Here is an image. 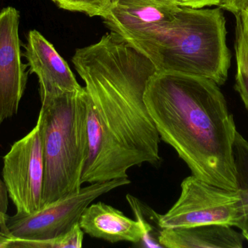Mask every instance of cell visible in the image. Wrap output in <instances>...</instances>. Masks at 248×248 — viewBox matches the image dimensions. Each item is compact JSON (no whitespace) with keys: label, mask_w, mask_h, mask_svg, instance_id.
Returning a JSON list of instances; mask_svg holds the SVG:
<instances>
[{"label":"cell","mask_w":248,"mask_h":248,"mask_svg":"<svg viewBox=\"0 0 248 248\" xmlns=\"http://www.w3.org/2000/svg\"><path fill=\"white\" fill-rule=\"evenodd\" d=\"M72 61L87 92L88 153L81 184L128 179L129 169L144 163L158 165L160 137L144 99L155 64L112 32L77 49Z\"/></svg>","instance_id":"obj_1"},{"label":"cell","mask_w":248,"mask_h":248,"mask_svg":"<svg viewBox=\"0 0 248 248\" xmlns=\"http://www.w3.org/2000/svg\"><path fill=\"white\" fill-rule=\"evenodd\" d=\"M218 86L205 77L157 71L147 83L144 102L160 139L194 176L237 190V128Z\"/></svg>","instance_id":"obj_2"},{"label":"cell","mask_w":248,"mask_h":248,"mask_svg":"<svg viewBox=\"0 0 248 248\" xmlns=\"http://www.w3.org/2000/svg\"><path fill=\"white\" fill-rule=\"evenodd\" d=\"M130 45L146 55L157 71L205 77L218 85L228 78L231 55L225 17L220 7L180 6L170 23Z\"/></svg>","instance_id":"obj_3"},{"label":"cell","mask_w":248,"mask_h":248,"mask_svg":"<svg viewBox=\"0 0 248 248\" xmlns=\"http://www.w3.org/2000/svg\"><path fill=\"white\" fill-rule=\"evenodd\" d=\"M41 100L36 124L45 163L42 208L81 189L88 132L84 87Z\"/></svg>","instance_id":"obj_4"},{"label":"cell","mask_w":248,"mask_h":248,"mask_svg":"<svg viewBox=\"0 0 248 248\" xmlns=\"http://www.w3.org/2000/svg\"><path fill=\"white\" fill-rule=\"evenodd\" d=\"M128 179L90 183L31 214L16 213L6 217L10 240L45 242L68 232L79 222L84 210L95 199L117 188L130 184Z\"/></svg>","instance_id":"obj_5"},{"label":"cell","mask_w":248,"mask_h":248,"mask_svg":"<svg viewBox=\"0 0 248 248\" xmlns=\"http://www.w3.org/2000/svg\"><path fill=\"white\" fill-rule=\"evenodd\" d=\"M244 207L238 190H230L195 177L181 183L174 205L159 218L162 229L221 224L240 228Z\"/></svg>","instance_id":"obj_6"},{"label":"cell","mask_w":248,"mask_h":248,"mask_svg":"<svg viewBox=\"0 0 248 248\" xmlns=\"http://www.w3.org/2000/svg\"><path fill=\"white\" fill-rule=\"evenodd\" d=\"M3 180L17 213L42 208L45 163L39 126L12 146L3 157Z\"/></svg>","instance_id":"obj_7"},{"label":"cell","mask_w":248,"mask_h":248,"mask_svg":"<svg viewBox=\"0 0 248 248\" xmlns=\"http://www.w3.org/2000/svg\"><path fill=\"white\" fill-rule=\"evenodd\" d=\"M20 19L15 7L0 11V128L17 115L29 79V66L22 60Z\"/></svg>","instance_id":"obj_8"},{"label":"cell","mask_w":248,"mask_h":248,"mask_svg":"<svg viewBox=\"0 0 248 248\" xmlns=\"http://www.w3.org/2000/svg\"><path fill=\"white\" fill-rule=\"evenodd\" d=\"M179 7L170 0H117L103 20L112 32L132 43L170 23Z\"/></svg>","instance_id":"obj_9"},{"label":"cell","mask_w":248,"mask_h":248,"mask_svg":"<svg viewBox=\"0 0 248 248\" xmlns=\"http://www.w3.org/2000/svg\"><path fill=\"white\" fill-rule=\"evenodd\" d=\"M23 48L22 54L27 61L29 73L36 74L39 79L41 99L82 88L66 61L40 32L31 30Z\"/></svg>","instance_id":"obj_10"},{"label":"cell","mask_w":248,"mask_h":248,"mask_svg":"<svg viewBox=\"0 0 248 248\" xmlns=\"http://www.w3.org/2000/svg\"><path fill=\"white\" fill-rule=\"evenodd\" d=\"M78 223L85 234L110 243L139 244L143 237L142 228L137 220L128 218L122 211L104 202L90 204Z\"/></svg>","instance_id":"obj_11"},{"label":"cell","mask_w":248,"mask_h":248,"mask_svg":"<svg viewBox=\"0 0 248 248\" xmlns=\"http://www.w3.org/2000/svg\"><path fill=\"white\" fill-rule=\"evenodd\" d=\"M245 240L232 227L221 224L162 229L158 237L167 248H242Z\"/></svg>","instance_id":"obj_12"},{"label":"cell","mask_w":248,"mask_h":248,"mask_svg":"<svg viewBox=\"0 0 248 248\" xmlns=\"http://www.w3.org/2000/svg\"><path fill=\"white\" fill-rule=\"evenodd\" d=\"M234 157L237 190L244 207V216L239 229L248 242V141L238 131L234 141Z\"/></svg>","instance_id":"obj_13"},{"label":"cell","mask_w":248,"mask_h":248,"mask_svg":"<svg viewBox=\"0 0 248 248\" xmlns=\"http://www.w3.org/2000/svg\"><path fill=\"white\" fill-rule=\"evenodd\" d=\"M126 200L142 228L143 237L140 243L147 248H161L158 241L159 234L162 230L159 223L160 214L133 195H127Z\"/></svg>","instance_id":"obj_14"},{"label":"cell","mask_w":248,"mask_h":248,"mask_svg":"<svg viewBox=\"0 0 248 248\" xmlns=\"http://www.w3.org/2000/svg\"><path fill=\"white\" fill-rule=\"evenodd\" d=\"M84 232L79 223L76 224L68 232L49 241L34 242L16 240L13 241V248H80L82 247Z\"/></svg>","instance_id":"obj_15"},{"label":"cell","mask_w":248,"mask_h":248,"mask_svg":"<svg viewBox=\"0 0 248 248\" xmlns=\"http://www.w3.org/2000/svg\"><path fill=\"white\" fill-rule=\"evenodd\" d=\"M60 8L104 17L117 0H52Z\"/></svg>","instance_id":"obj_16"},{"label":"cell","mask_w":248,"mask_h":248,"mask_svg":"<svg viewBox=\"0 0 248 248\" xmlns=\"http://www.w3.org/2000/svg\"><path fill=\"white\" fill-rule=\"evenodd\" d=\"M237 74L235 88L248 110V50L246 45L236 39Z\"/></svg>","instance_id":"obj_17"},{"label":"cell","mask_w":248,"mask_h":248,"mask_svg":"<svg viewBox=\"0 0 248 248\" xmlns=\"http://www.w3.org/2000/svg\"><path fill=\"white\" fill-rule=\"evenodd\" d=\"M237 39L243 42L248 50V7L236 15Z\"/></svg>","instance_id":"obj_18"},{"label":"cell","mask_w":248,"mask_h":248,"mask_svg":"<svg viewBox=\"0 0 248 248\" xmlns=\"http://www.w3.org/2000/svg\"><path fill=\"white\" fill-rule=\"evenodd\" d=\"M218 7L228 10L236 16L248 7V0H218Z\"/></svg>","instance_id":"obj_19"},{"label":"cell","mask_w":248,"mask_h":248,"mask_svg":"<svg viewBox=\"0 0 248 248\" xmlns=\"http://www.w3.org/2000/svg\"><path fill=\"white\" fill-rule=\"evenodd\" d=\"M218 0H176V3L182 7L201 9L210 6H217Z\"/></svg>","instance_id":"obj_20"},{"label":"cell","mask_w":248,"mask_h":248,"mask_svg":"<svg viewBox=\"0 0 248 248\" xmlns=\"http://www.w3.org/2000/svg\"><path fill=\"white\" fill-rule=\"evenodd\" d=\"M8 192L4 180L0 179V212L7 215L8 208Z\"/></svg>","instance_id":"obj_21"},{"label":"cell","mask_w":248,"mask_h":248,"mask_svg":"<svg viewBox=\"0 0 248 248\" xmlns=\"http://www.w3.org/2000/svg\"><path fill=\"white\" fill-rule=\"evenodd\" d=\"M7 215H4L0 212V248H5L7 241L10 240L7 227H6V217H7Z\"/></svg>","instance_id":"obj_22"},{"label":"cell","mask_w":248,"mask_h":248,"mask_svg":"<svg viewBox=\"0 0 248 248\" xmlns=\"http://www.w3.org/2000/svg\"><path fill=\"white\" fill-rule=\"evenodd\" d=\"M170 1H175V2H176V0H170Z\"/></svg>","instance_id":"obj_23"}]
</instances>
